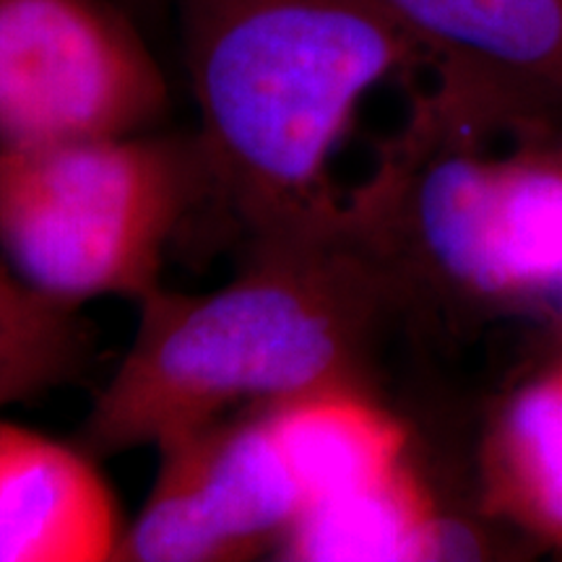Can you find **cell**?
Instances as JSON below:
<instances>
[{
  "label": "cell",
  "instance_id": "1",
  "mask_svg": "<svg viewBox=\"0 0 562 562\" xmlns=\"http://www.w3.org/2000/svg\"><path fill=\"white\" fill-rule=\"evenodd\" d=\"M406 321L341 216L240 243L227 284L138 302L121 364L76 442L94 459L159 448L227 414L326 393L381 398L383 344Z\"/></svg>",
  "mask_w": 562,
  "mask_h": 562
},
{
  "label": "cell",
  "instance_id": "2",
  "mask_svg": "<svg viewBox=\"0 0 562 562\" xmlns=\"http://www.w3.org/2000/svg\"><path fill=\"white\" fill-rule=\"evenodd\" d=\"M412 94L341 216L409 323L562 305V110L467 76Z\"/></svg>",
  "mask_w": 562,
  "mask_h": 562
},
{
  "label": "cell",
  "instance_id": "3",
  "mask_svg": "<svg viewBox=\"0 0 562 562\" xmlns=\"http://www.w3.org/2000/svg\"><path fill=\"white\" fill-rule=\"evenodd\" d=\"M199 108L206 209L237 240L341 206L331 161L372 89L430 70L372 0H172Z\"/></svg>",
  "mask_w": 562,
  "mask_h": 562
},
{
  "label": "cell",
  "instance_id": "4",
  "mask_svg": "<svg viewBox=\"0 0 562 562\" xmlns=\"http://www.w3.org/2000/svg\"><path fill=\"white\" fill-rule=\"evenodd\" d=\"M206 201L195 136L0 149V252L32 290L76 311L161 290L167 252Z\"/></svg>",
  "mask_w": 562,
  "mask_h": 562
},
{
  "label": "cell",
  "instance_id": "5",
  "mask_svg": "<svg viewBox=\"0 0 562 562\" xmlns=\"http://www.w3.org/2000/svg\"><path fill=\"white\" fill-rule=\"evenodd\" d=\"M170 83L117 0H0V149L157 131Z\"/></svg>",
  "mask_w": 562,
  "mask_h": 562
},
{
  "label": "cell",
  "instance_id": "6",
  "mask_svg": "<svg viewBox=\"0 0 562 562\" xmlns=\"http://www.w3.org/2000/svg\"><path fill=\"white\" fill-rule=\"evenodd\" d=\"M159 472L125 562H245L279 552L311 503L277 406H256L161 442Z\"/></svg>",
  "mask_w": 562,
  "mask_h": 562
},
{
  "label": "cell",
  "instance_id": "7",
  "mask_svg": "<svg viewBox=\"0 0 562 562\" xmlns=\"http://www.w3.org/2000/svg\"><path fill=\"white\" fill-rule=\"evenodd\" d=\"M97 461L0 419V562L121 560L128 524Z\"/></svg>",
  "mask_w": 562,
  "mask_h": 562
},
{
  "label": "cell",
  "instance_id": "8",
  "mask_svg": "<svg viewBox=\"0 0 562 562\" xmlns=\"http://www.w3.org/2000/svg\"><path fill=\"white\" fill-rule=\"evenodd\" d=\"M430 70L495 83L562 110V0H372Z\"/></svg>",
  "mask_w": 562,
  "mask_h": 562
},
{
  "label": "cell",
  "instance_id": "9",
  "mask_svg": "<svg viewBox=\"0 0 562 562\" xmlns=\"http://www.w3.org/2000/svg\"><path fill=\"white\" fill-rule=\"evenodd\" d=\"M476 508L562 550V349L490 406L476 442Z\"/></svg>",
  "mask_w": 562,
  "mask_h": 562
},
{
  "label": "cell",
  "instance_id": "10",
  "mask_svg": "<svg viewBox=\"0 0 562 562\" xmlns=\"http://www.w3.org/2000/svg\"><path fill=\"white\" fill-rule=\"evenodd\" d=\"M94 351L81 311L32 290L0 252V412L79 383Z\"/></svg>",
  "mask_w": 562,
  "mask_h": 562
},
{
  "label": "cell",
  "instance_id": "11",
  "mask_svg": "<svg viewBox=\"0 0 562 562\" xmlns=\"http://www.w3.org/2000/svg\"><path fill=\"white\" fill-rule=\"evenodd\" d=\"M560 321H562V305H560Z\"/></svg>",
  "mask_w": 562,
  "mask_h": 562
}]
</instances>
